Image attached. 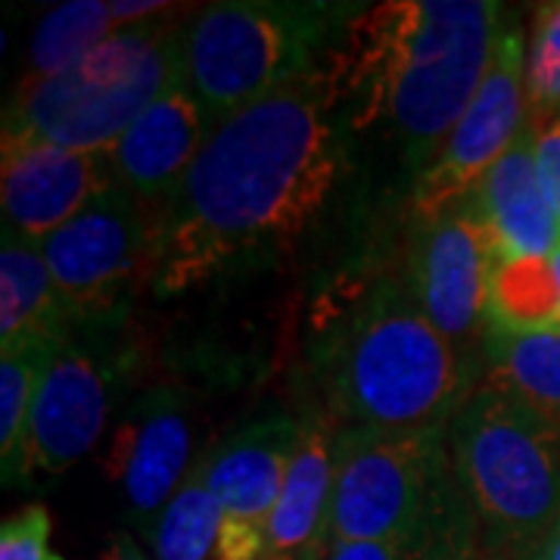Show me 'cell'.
<instances>
[{
  "label": "cell",
  "instance_id": "cell-1",
  "mask_svg": "<svg viewBox=\"0 0 560 560\" xmlns=\"http://www.w3.org/2000/svg\"><path fill=\"white\" fill-rule=\"evenodd\" d=\"M346 162L340 106L320 69L215 125L162 209L156 296L290 253L330 209Z\"/></svg>",
  "mask_w": 560,
  "mask_h": 560
},
{
  "label": "cell",
  "instance_id": "cell-2",
  "mask_svg": "<svg viewBox=\"0 0 560 560\" xmlns=\"http://www.w3.org/2000/svg\"><path fill=\"white\" fill-rule=\"evenodd\" d=\"M492 0H386L355 10L320 66L352 128H377L418 175L477 97L499 47Z\"/></svg>",
  "mask_w": 560,
  "mask_h": 560
},
{
  "label": "cell",
  "instance_id": "cell-3",
  "mask_svg": "<svg viewBox=\"0 0 560 560\" xmlns=\"http://www.w3.org/2000/svg\"><path fill=\"white\" fill-rule=\"evenodd\" d=\"M318 374L330 415L368 433L448 427L480 386L482 361L423 315L401 278L371 280L324 334Z\"/></svg>",
  "mask_w": 560,
  "mask_h": 560
},
{
  "label": "cell",
  "instance_id": "cell-4",
  "mask_svg": "<svg viewBox=\"0 0 560 560\" xmlns=\"http://www.w3.org/2000/svg\"><path fill=\"white\" fill-rule=\"evenodd\" d=\"M445 440L482 551L521 560L560 521V427L482 377Z\"/></svg>",
  "mask_w": 560,
  "mask_h": 560
},
{
  "label": "cell",
  "instance_id": "cell-5",
  "mask_svg": "<svg viewBox=\"0 0 560 560\" xmlns=\"http://www.w3.org/2000/svg\"><path fill=\"white\" fill-rule=\"evenodd\" d=\"M346 10L293 0L206 3L178 32L180 84L215 128L320 69L330 40L352 20Z\"/></svg>",
  "mask_w": 560,
  "mask_h": 560
},
{
  "label": "cell",
  "instance_id": "cell-6",
  "mask_svg": "<svg viewBox=\"0 0 560 560\" xmlns=\"http://www.w3.org/2000/svg\"><path fill=\"white\" fill-rule=\"evenodd\" d=\"M178 32L162 20L121 25L60 75L22 79L3 109V135L103 153L180 84Z\"/></svg>",
  "mask_w": 560,
  "mask_h": 560
},
{
  "label": "cell",
  "instance_id": "cell-7",
  "mask_svg": "<svg viewBox=\"0 0 560 560\" xmlns=\"http://www.w3.org/2000/svg\"><path fill=\"white\" fill-rule=\"evenodd\" d=\"M448 427L418 433L337 430L330 541H396L477 523L448 458Z\"/></svg>",
  "mask_w": 560,
  "mask_h": 560
},
{
  "label": "cell",
  "instance_id": "cell-8",
  "mask_svg": "<svg viewBox=\"0 0 560 560\" xmlns=\"http://www.w3.org/2000/svg\"><path fill=\"white\" fill-rule=\"evenodd\" d=\"M160 228L162 209L113 187L40 243L75 327L113 324L143 287H153Z\"/></svg>",
  "mask_w": 560,
  "mask_h": 560
},
{
  "label": "cell",
  "instance_id": "cell-9",
  "mask_svg": "<svg viewBox=\"0 0 560 560\" xmlns=\"http://www.w3.org/2000/svg\"><path fill=\"white\" fill-rule=\"evenodd\" d=\"M526 40L517 16L501 20L499 47L477 97L411 190L415 219L430 221L467 200L526 128Z\"/></svg>",
  "mask_w": 560,
  "mask_h": 560
},
{
  "label": "cell",
  "instance_id": "cell-10",
  "mask_svg": "<svg viewBox=\"0 0 560 560\" xmlns=\"http://www.w3.org/2000/svg\"><path fill=\"white\" fill-rule=\"evenodd\" d=\"M495 261V246L470 197L436 219L420 221V234L408 253L405 283L411 296L467 355H474V346H480L482 355Z\"/></svg>",
  "mask_w": 560,
  "mask_h": 560
},
{
  "label": "cell",
  "instance_id": "cell-11",
  "mask_svg": "<svg viewBox=\"0 0 560 560\" xmlns=\"http://www.w3.org/2000/svg\"><path fill=\"white\" fill-rule=\"evenodd\" d=\"M302 420L261 415L221 436L200 458L206 489L221 504L219 560H261L265 526L275 511Z\"/></svg>",
  "mask_w": 560,
  "mask_h": 560
},
{
  "label": "cell",
  "instance_id": "cell-12",
  "mask_svg": "<svg viewBox=\"0 0 560 560\" xmlns=\"http://www.w3.org/2000/svg\"><path fill=\"white\" fill-rule=\"evenodd\" d=\"M194 452L190 411L172 389L140 396L119 423L106 455V474L119 482L131 521L150 539L165 504L187 480Z\"/></svg>",
  "mask_w": 560,
  "mask_h": 560
},
{
  "label": "cell",
  "instance_id": "cell-13",
  "mask_svg": "<svg viewBox=\"0 0 560 560\" xmlns=\"http://www.w3.org/2000/svg\"><path fill=\"white\" fill-rule=\"evenodd\" d=\"M106 190H113V180L101 153L3 135V228L16 231L25 241L40 246Z\"/></svg>",
  "mask_w": 560,
  "mask_h": 560
},
{
  "label": "cell",
  "instance_id": "cell-14",
  "mask_svg": "<svg viewBox=\"0 0 560 560\" xmlns=\"http://www.w3.org/2000/svg\"><path fill=\"white\" fill-rule=\"evenodd\" d=\"M113 408V368L88 346L62 342L40 377L28 455L32 470L66 474L103 440Z\"/></svg>",
  "mask_w": 560,
  "mask_h": 560
},
{
  "label": "cell",
  "instance_id": "cell-15",
  "mask_svg": "<svg viewBox=\"0 0 560 560\" xmlns=\"http://www.w3.org/2000/svg\"><path fill=\"white\" fill-rule=\"evenodd\" d=\"M212 125L184 84L162 94L101 156L113 187L153 209H165L197 162Z\"/></svg>",
  "mask_w": 560,
  "mask_h": 560
},
{
  "label": "cell",
  "instance_id": "cell-16",
  "mask_svg": "<svg viewBox=\"0 0 560 560\" xmlns=\"http://www.w3.org/2000/svg\"><path fill=\"white\" fill-rule=\"evenodd\" d=\"M470 200L480 212L499 261L545 259L560 243V221L536 168L533 125L477 184Z\"/></svg>",
  "mask_w": 560,
  "mask_h": 560
},
{
  "label": "cell",
  "instance_id": "cell-17",
  "mask_svg": "<svg viewBox=\"0 0 560 560\" xmlns=\"http://www.w3.org/2000/svg\"><path fill=\"white\" fill-rule=\"evenodd\" d=\"M337 480V430L330 420L308 415L280 486L278 504L265 526L268 555H327V517Z\"/></svg>",
  "mask_w": 560,
  "mask_h": 560
},
{
  "label": "cell",
  "instance_id": "cell-18",
  "mask_svg": "<svg viewBox=\"0 0 560 560\" xmlns=\"http://www.w3.org/2000/svg\"><path fill=\"white\" fill-rule=\"evenodd\" d=\"M75 320L62 305L38 243L3 228L0 246V359L35 349H60Z\"/></svg>",
  "mask_w": 560,
  "mask_h": 560
},
{
  "label": "cell",
  "instance_id": "cell-19",
  "mask_svg": "<svg viewBox=\"0 0 560 560\" xmlns=\"http://www.w3.org/2000/svg\"><path fill=\"white\" fill-rule=\"evenodd\" d=\"M482 377L504 386L541 418L560 427V330H486Z\"/></svg>",
  "mask_w": 560,
  "mask_h": 560
},
{
  "label": "cell",
  "instance_id": "cell-20",
  "mask_svg": "<svg viewBox=\"0 0 560 560\" xmlns=\"http://www.w3.org/2000/svg\"><path fill=\"white\" fill-rule=\"evenodd\" d=\"M489 327L508 334L560 330V287L548 256L495 261L489 283Z\"/></svg>",
  "mask_w": 560,
  "mask_h": 560
},
{
  "label": "cell",
  "instance_id": "cell-21",
  "mask_svg": "<svg viewBox=\"0 0 560 560\" xmlns=\"http://www.w3.org/2000/svg\"><path fill=\"white\" fill-rule=\"evenodd\" d=\"M119 22L113 16L109 3L101 0H69L54 7L35 25L32 47H28V75L25 79H50L72 69L91 50H97Z\"/></svg>",
  "mask_w": 560,
  "mask_h": 560
},
{
  "label": "cell",
  "instance_id": "cell-22",
  "mask_svg": "<svg viewBox=\"0 0 560 560\" xmlns=\"http://www.w3.org/2000/svg\"><path fill=\"white\" fill-rule=\"evenodd\" d=\"M221 504L206 489L200 458L190 467L187 480L165 504L153 526V551L156 560H219L221 545Z\"/></svg>",
  "mask_w": 560,
  "mask_h": 560
},
{
  "label": "cell",
  "instance_id": "cell-23",
  "mask_svg": "<svg viewBox=\"0 0 560 560\" xmlns=\"http://www.w3.org/2000/svg\"><path fill=\"white\" fill-rule=\"evenodd\" d=\"M57 349H35L25 355L0 359V477L3 486H16L32 477V411L40 377Z\"/></svg>",
  "mask_w": 560,
  "mask_h": 560
},
{
  "label": "cell",
  "instance_id": "cell-24",
  "mask_svg": "<svg viewBox=\"0 0 560 560\" xmlns=\"http://www.w3.org/2000/svg\"><path fill=\"white\" fill-rule=\"evenodd\" d=\"M480 526H448L396 541H330L324 560H477Z\"/></svg>",
  "mask_w": 560,
  "mask_h": 560
},
{
  "label": "cell",
  "instance_id": "cell-25",
  "mask_svg": "<svg viewBox=\"0 0 560 560\" xmlns=\"http://www.w3.org/2000/svg\"><path fill=\"white\" fill-rule=\"evenodd\" d=\"M526 103L533 116H560V0L536 10L526 54Z\"/></svg>",
  "mask_w": 560,
  "mask_h": 560
},
{
  "label": "cell",
  "instance_id": "cell-26",
  "mask_svg": "<svg viewBox=\"0 0 560 560\" xmlns=\"http://www.w3.org/2000/svg\"><path fill=\"white\" fill-rule=\"evenodd\" d=\"M50 533V511L44 504H25L0 526V560H54Z\"/></svg>",
  "mask_w": 560,
  "mask_h": 560
},
{
  "label": "cell",
  "instance_id": "cell-27",
  "mask_svg": "<svg viewBox=\"0 0 560 560\" xmlns=\"http://www.w3.org/2000/svg\"><path fill=\"white\" fill-rule=\"evenodd\" d=\"M533 150L541 187L560 221V116H533Z\"/></svg>",
  "mask_w": 560,
  "mask_h": 560
},
{
  "label": "cell",
  "instance_id": "cell-28",
  "mask_svg": "<svg viewBox=\"0 0 560 560\" xmlns=\"http://www.w3.org/2000/svg\"><path fill=\"white\" fill-rule=\"evenodd\" d=\"M97 560H150V558H147V551L140 548L135 536H128V533H116V536H109V541H106V548H103L101 558Z\"/></svg>",
  "mask_w": 560,
  "mask_h": 560
},
{
  "label": "cell",
  "instance_id": "cell-29",
  "mask_svg": "<svg viewBox=\"0 0 560 560\" xmlns=\"http://www.w3.org/2000/svg\"><path fill=\"white\" fill-rule=\"evenodd\" d=\"M521 560H560V521L548 529V536L533 548L526 551Z\"/></svg>",
  "mask_w": 560,
  "mask_h": 560
},
{
  "label": "cell",
  "instance_id": "cell-30",
  "mask_svg": "<svg viewBox=\"0 0 560 560\" xmlns=\"http://www.w3.org/2000/svg\"><path fill=\"white\" fill-rule=\"evenodd\" d=\"M548 259H551V268H555V275H558V287H560V243L555 246V253H551Z\"/></svg>",
  "mask_w": 560,
  "mask_h": 560
},
{
  "label": "cell",
  "instance_id": "cell-31",
  "mask_svg": "<svg viewBox=\"0 0 560 560\" xmlns=\"http://www.w3.org/2000/svg\"><path fill=\"white\" fill-rule=\"evenodd\" d=\"M261 560H315V558H305V555H265Z\"/></svg>",
  "mask_w": 560,
  "mask_h": 560
},
{
  "label": "cell",
  "instance_id": "cell-32",
  "mask_svg": "<svg viewBox=\"0 0 560 560\" xmlns=\"http://www.w3.org/2000/svg\"><path fill=\"white\" fill-rule=\"evenodd\" d=\"M477 560H501V558H492V555H480Z\"/></svg>",
  "mask_w": 560,
  "mask_h": 560
},
{
  "label": "cell",
  "instance_id": "cell-33",
  "mask_svg": "<svg viewBox=\"0 0 560 560\" xmlns=\"http://www.w3.org/2000/svg\"><path fill=\"white\" fill-rule=\"evenodd\" d=\"M54 560H62V558H60V555H54Z\"/></svg>",
  "mask_w": 560,
  "mask_h": 560
}]
</instances>
